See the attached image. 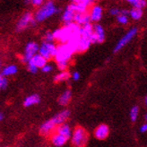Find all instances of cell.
I'll return each instance as SVG.
<instances>
[{"label": "cell", "instance_id": "obj_1", "mask_svg": "<svg viewBox=\"0 0 147 147\" xmlns=\"http://www.w3.org/2000/svg\"><path fill=\"white\" fill-rule=\"evenodd\" d=\"M58 11L59 10L57 8V6L52 1H48L47 3L43 4L40 8L37 10L33 18L35 22H43L46 19L49 18L50 16H54Z\"/></svg>", "mask_w": 147, "mask_h": 147}, {"label": "cell", "instance_id": "obj_2", "mask_svg": "<svg viewBox=\"0 0 147 147\" xmlns=\"http://www.w3.org/2000/svg\"><path fill=\"white\" fill-rule=\"evenodd\" d=\"M87 131L82 127H77L73 132V136H71V143L74 147H85L88 143Z\"/></svg>", "mask_w": 147, "mask_h": 147}, {"label": "cell", "instance_id": "obj_3", "mask_svg": "<svg viewBox=\"0 0 147 147\" xmlns=\"http://www.w3.org/2000/svg\"><path fill=\"white\" fill-rule=\"evenodd\" d=\"M75 53L76 52L68 44H60L59 46H57L55 59L57 62H69Z\"/></svg>", "mask_w": 147, "mask_h": 147}, {"label": "cell", "instance_id": "obj_4", "mask_svg": "<svg viewBox=\"0 0 147 147\" xmlns=\"http://www.w3.org/2000/svg\"><path fill=\"white\" fill-rule=\"evenodd\" d=\"M93 5V2L91 0H75L70 5H67V8L72 10L76 13H87L88 9Z\"/></svg>", "mask_w": 147, "mask_h": 147}, {"label": "cell", "instance_id": "obj_5", "mask_svg": "<svg viewBox=\"0 0 147 147\" xmlns=\"http://www.w3.org/2000/svg\"><path fill=\"white\" fill-rule=\"evenodd\" d=\"M57 53V46L53 42H43L39 47L38 54L43 57L47 61L50 60L51 58H54Z\"/></svg>", "mask_w": 147, "mask_h": 147}, {"label": "cell", "instance_id": "obj_6", "mask_svg": "<svg viewBox=\"0 0 147 147\" xmlns=\"http://www.w3.org/2000/svg\"><path fill=\"white\" fill-rule=\"evenodd\" d=\"M35 24V20L33 18L32 13L30 12H26L25 13L23 14V16L20 18V20L18 21L17 25H16V31L17 32H22L25 30V29L30 25Z\"/></svg>", "mask_w": 147, "mask_h": 147}, {"label": "cell", "instance_id": "obj_7", "mask_svg": "<svg viewBox=\"0 0 147 147\" xmlns=\"http://www.w3.org/2000/svg\"><path fill=\"white\" fill-rule=\"evenodd\" d=\"M39 47L40 46L34 41H31V42L27 43V45L25 47L24 55L23 58H22V61L24 63H28L36 54H38Z\"/></svg>", "mask_w": 147, "mask_h": 147}, {"label": "cell", "instance_id": "obj_8", "mask_svg": "<svg viewBox=\"0 0 147 147\" xmlns=\"http://www.w3.org/2000/svg\"><path fill=\"white\" fill-rule=\"evenodd\" d=\"M137 32H138L137 28H132V29H130V30L127 32V33L125 35L124 37H122V38L119 40V41L117 42L116 47L114 48V52L115 53L116 52H119V51L121 49H123L137 34Z\"/></svg>", "mask_w": 147, "mask_h": 147}, {"label": "cell", "instance_id": "obj_9", "mask_svg": "<svg viewBox=\"0 0 147 147\" xmlns=\"http://www.w3.org/2000/svg\"><path fill=\"white\" fill-rule=\"evenodd\" d=\"M56 127H57V126H56V124L54 123V121L52 120V119H49V120L44 122L40 126V133L43 136H49L55 132Z\"/></svg>", "mask_w": 147, "mask_h": 147}, {"label": "cell", "instance_id": "obj_10", "mask_svg": "<svg viewBox=\"0 0 147 147\" xmlns=\"http://www.w3.org/2000/svg\"><path fill=\"white\" fill-rule=\"evenodd\" d=\"M109 134V127L106 124H101L95 129L94 131V136L99 140H104L108 137Z\"/></svg>", "mask_w": 147, "mask_h": 147}, {"label": "cell", "instance_id": "obj_11", "mask_svg": "<svg viewBox=\"0 0 147 147\" xmlns=\"http://www.w3.org/2000/svg\"><path fill=\"white\" fill-rule=\"evenodd\" d=\"M74 23L76 24L77 25L84 26L85 24H91V19L89 13H76L75 17H74Z\"/></svg>", "mask_w": 147, "mask_h": 147}, {"label": "cell", "instance_id": "obj_12", "mask_svg": "<svg viewBox=\"0 0 147 147\" xmlns=\"http://www.w3.org/2000/svg\"><path fill=\"white\" fill-rule=\"evenodd\" d=\"M70 116V111L68 109H65V110H62L61 112L57 113V115H55L53 117H52V120L54 121V123L56 124V126H60V125L65 123L68 119V117Z\"/></svg>", "mask_w": 147, "mask_h": 147}, {"label": "cell", "instance_id": "obj_13", "mask_svg": "<svg viewBox=\"0 0 147 147\" xmlns=\"http://www.w3.org/2000/svg\"><path fill=\"white\" fill-rule=\"evenodd\" d=\"M102 13H103V10H102L101 6H100L98 5H92L91 8V12L89 13L91 21L92 22H99L102 17Z\"/></svg>", "mask_w": 147, "mask_h": 147}, {"label": "cell", "instance_id": "obj_14", "mask_svg": "<svg viewBox=\"0 0 147 147\" xmlns=\"http://www.w3.org/2000/svg\"><path fill=\"white\" fill-rule=\"evenodd\" d=\"M55 132H56V133H57L58 135L63 136L67 139H69L71 137V136H72V129L69 127V125L65 124V123L60 125V126H57L56 127Z\"/></svg>", "mask_w": 147, "mask_h": 147}, {"label": "cell", "instance_id": "obj_15", "mask_svg": "<svg viewBox=\"0 0 147 147\" xmlns=\"http://www.w3.org/2000/svg\"><path fill=\"white\" fill-rule=\"evenodd\" d=\"M93 26V33L96 37V42L102 43L105 40V31L103 27L100 24H94Z\"/></svg>", "mask_w": 147, "mask_h": 147}, {"label": "cell", "instance_id": "obj_16", "mask_svg": "<svg viewBox=\"0 0 147 147\" xmlns=\"http://www.w3.org/2000/svg\"><path fill=\"white\" fill-rule=\"evenodd\" d=\"M50 139H51V143H52L55 146L57 147H61L63 146L64 144H67V140L68 139H67L65 137H64L63 136L61 135H58L57 133H56V132H54V133L50 136Z\"/></svg>", "mask_w": 147, "mask_h": 147}, {"label": "cell", "instance_id": "obj_17", "mask_svg": "<svg viewBox=\"0 0 147 147\" xmlns=\"http://www.w3.org/2000/svg\"><path fill=\"white\" fill-rule=\"evenodd\" d=\"M91 45H92V43H91L90 40L81 37L79 41H78V44H77L76 52H78V53L85 52L87 49H89V48L91 47Z\"/></svg>", "mask_w": 147, "mask_h": 147}, {"label": "cell", "instance_id": "obj_18", "mask_svg": "<svg viewBox=\"0 0 147 147\" xmlns=\"http://www.w3.org/2000/svg\"><path fill=\"white\" fill-rule=\"evenodd\" d=\"M92 33H93V26L92 24H88L80 27V36L83 37V38L90 40Z\"/></svg>", "mask_w": 147, "mask_h": 147}, {"label": "cell", "instance_id": "obj_19", "mask_svg": "<svg viewBox=\"0 0 147 147\" xmlns=\"http://www.w3.org/2000/svg\"><path fill=\"white\" fill-rule=\"evenodd\" d=\"M30 62H31L32 64H33L38 69H39V68H42V67H44V65L48 64V61H47L43 57H41L40 54H36V55L32 58V59L30 60Z\"/></svg>", "mask_w": 147, "mask_h": 147}, {"label": "cell", "instance_id": "obj_20", "mask_svg": "<svg viewBox=\"0 0 147 147\" xmlns=\"http://www.w3.org/2000/svg\"><path fill=\"white\" fill-rule=\"evenodd\" d=\"M72 98V92L71 90H65L61 95L60 97L58 98L57 102L58 104L61 105V106H65L69 103V101L71 100Z\"/></svg>", "mask_w": 147, "mask_h": 147}, {"label": "cell", "instance_id": "obj_21", "mask_svg": "<svg viewBox=\"0 0 147 147\" xmlns=\"http://www.w3.org/2000/svg\"><path fill=\"white\" fill-rule=\"evenodd\" d=\"M40 97L38 94H32L30 96L25 98V100H24V107H31L40 103Z\"/></svg>", "mask_w": 147, "mask_h": 147}, {"label": "cell", "instance_id": "obj_22", "mask_svg": "<svg viewBox=\"0 0 147 147\" xmlns=\"http://www.w3.org/2000/svg\"><path fill=\"white\" fill-rule=\"evenodd\" d=\"M75 14H76L75 12H73L72 10H70L68 8H67L65 10L63 16H62V21L64 22L65 25H67V24L74 23V17H75Z\"/></svg>", "mask_w": 147, "mask_h": 147}, {"label": "cell", "instance_id": "obj_23", "mask_svg": "<svg viewBox=\"0 0 147 147\" xmlns=\"http://www.w3.org/2000/svg\"><path fill=\"white\" fill-rule=\"evenodd\" d=\"M17 71H18V67H16V65H6L5 67L3 68L1 76H4V77L9 76H13V75H16V74L17 73Z\"/></svg>", "mask_w": 147, "mask_h": 147}, {"label": "cell", "instance_id": "obj_24", "mask_svg": "<svg viewBox=\"0 0 147 147\" xmlns=\"http://www.w3.org/2000/svg\"><path fill=\"white\" fill-rule=\"evenodd\" d=\"M70 77H71V74L68 71H62L54 77V81L56 83H60V82H64V81H67Z\"/></svg>", "mask_w": 147, "mask_h": 147}, {"label": "cell", "instance_id": "obj_25", "mask_svg": "<svg viewBox=\"0 0 147 147\" xmlns=\"http://www.w3.org/2000/svg\"><path fill=\"white\" fill-rule=\"evenodd\" d=\"M128 3L133 6V8L143 9L144 7L146 6L147 2L145 0H128Z\"/></svg>", "mask_w": 147, "mask_h": 147}, {"label": "cell", "instance_id": "obj_26", "mask_svg": "<svg viewBox=\"0 0 147 147\" xmlns=\"http://www.w3.org/2000/svg\"><path fill=\"white\" fill-rule=\"evenodd\" d=\"M129 14L132 19H134L136 21L137 20H140L142 17H143V14H144V12L142 9H136V8H133L129 11Z\"/></svg>", "mask_w": 147, "mask_h": 147}, {"label": "cell", "instance_id": "obj_27", "mask_svg": "<svg viewBox=\"0 0 147 147\" xmlns=\"http://www.w3.org/2000/svg\"><path fill=\"white\" fill-rule=\"evenodd\" d=\"M138 115H139V107L138 106H134L133 108L131 109L130 113H129L131 121H133V122L136 121L137 117H138Z\"/></svg>", "mask_w": 147, "mask_h": 147}, {"label": "cell", "instance_id": "obj_28", "mask_svg": "<svg viewBox=\"0 0 147 147\" xmlns=\"http://www.w3.org/2000/svg\"><path fill=\"white\" fill-rule=\"evenodd\" d=\"M117 22L121 24H128V16H123V14H119L117 16Z\"/></svg>", "mask_w": 147, "mask_h": 147}, {"label": "cell", "instance_id": "obj_29", "mask_svg": "<svg viewBox=\"0 0 147 147\" xmlns=\"http://www.w3.org/2000/svg\"><path fill=\"white\" fill-rule=\"evenodd\" d=\"M54 40H54V37H53L52 32H46L45 35H44V42L50 43V42H53Z\"/></svg>", "mask_w": 147, "mask_h": 147}, {"label": "cell", "instance_id": "obj_30", "mask_svg": "<svg viewBox=\"0 0 147 147\" xmlns=\"http://www.w3.org/2000/svg\"><path fill=\"white\" fill-rule=\"evenodd\" d=\"M68 64H69V62H57V67L61 72L67 71V68L68 67Z\"/></svg>", "mask_w": 147, "mask_h": 147}, {"label": "cell", "instance_id": "obj_31", "mask_svg": "<svg viewBox=\"0 0 147 147\" xmlns=\"http://www.w3.org/2000/svg\"><path fill=\"white\" fill-rule=\"evenodd\" d=\"M27 65H28V70L30 71L32 74H36L37 72H38V68H37L33 64H32L30 61L27 63Z\"/></svg>", "mask_w": 147, "mask_h": 147}, {"label": "cell", "instance_id": "obj_32", "mask_svg": "<svg viewBox=\"0 0 147 147\" xmlns=\"http://www.w3.org/2000/svg\"><path fill=\"white\" fill-rule=\"evenodd\" d=\"M53 70V67L51 65H49V64H47V65H45L44 67L41 68V71L42 72H44V73H49V72H51Z\"/></svg>", "mask_w": 147, "mask_h": 147}, {"label": "cell", "instance_id": "obj_33", "mask_svg": "<svg viewBox=\"0 0 147 147\" xmlns=\"http://www.w3.org/2000/svg\"><path fill=\"white\" fill-rule=\"evenodd\" d=\"M110 13L112 14V16H119L120 14V9H119V8H111L110 9Z\"/></svg>", "mask_w": 147, "mask_h": 147}, {"label": "cell", "instance_id": "obj_34", "mask_svg": "<svg viewBox=\"0 0 147 147\" xmlns=\"http://www.w3.org/2000/svg\"><path fill=\"white\" fill-rule=\"evenodd\" d=\"M8 85V80L6 79V77L3 76V80H2V84H1V89H5Z\"/></svg>", "mask_w": 147, "mask_h": 147}, {"label": "cell", "instance_id": "obj_35", "mask_svg": "<svg viewBox=\"0 0 147 147\" xmlns=\"http://www.w3.org/2000/svg\"><path fill=\"white\" fill-rule=\"evenodd\" d=\"M31 3L34 6H41L43 5V1H42V0H32Z\"/></svg>", "mask_w": 147, "mask_h": 147}, {"label": "cell", "instance_id": "obj_36", "mask_svg": "<svg viewBox=\"0 0 147 147\" xmlns=\"http://www.w3.org/2000/svg\"><path fill=\"white\" fill-rule=\"evenodd\" d=\"M71 76H72L74 81H78L80 79V74L78 72H74L71 75Z\"/></svg>", "mask_w": 147, "mask_h": 147}, {"label": "cell", "instance_id": "obj_37", "mask_svg": "<svg viewBox=\"0 0 147 147\" xmlns=\"http://www.w3.org/2000/svg\"><path fill=\"white\" fill-rule=\"evenodd\" d=\"M146 131H147V124L144 123V125H142V127H140V132H141V133H145Z\"/></svg>", "mask_w": 147, "mask_h": 147}, {"label": "cell", "instance_id": "obj_38", "mask_svg": "<svg viewBox=\"0 0 147 147\" xmlns=\"http://www.w3.org/2000/svg\"><path fill=\"white\" fill-rule=\"evenodd\" d=\"M120 14H123V16H128L129 11H128L127 9H120Z\"/></svg>", "mask_w": 147, "mask_h": 147}, {"label": "cell", "instance_id": "obj_39", "mask_svg": "<svg viewBox=\"0 0 147 147\" xmlns=\"http://www.w3.org/2000/svg\"><path fill=\"white\" fill-rule=\"evenodd\" d=\"M3 119H4V115H3L1 112H0V121L3 120Z\"/></svg>", "mask_w": 147, "mask_h": 147}, {"label": "cell", "instance_id": "obj_40", "mask_svg": "<svg viewBox=\"0 0 147 147\" xmlns=\"http://www.w3.org/2000/svg\"><path fill=\"white\" fill-rule=\"evenodd\" d=\"M144 102H145L144 104L146 105V104H147V97H145V98H144Z\"/></svg>", "mask_w": 147, "mask_h": 147}, {"label": "cell", "instance_id": "obj_41", "mask_svg": "<svg viewBox=\"0 0 147 147\" xmlns=\"http://www.w3.org/2000/svg\"><path fill=\"white\" fill-rule=\"evenodd\" d=\"M1 67H2V62L0 60V71H1Z\"/></svg>", "mask_w": 147, "mask_h": 147}, {"label": "cell", "instance_id": "obj_42", "mask_svg": "<svg viewBox=\"0 0 147 147\" xmlns=\"http://www.w3.org/2000/svg\"><path fill=\"white\" fill-rule=\"evenodd\" d=\"M144 119H147V115H146V114L144 115Z\"/></svg>", "mask_w": 147, "mask_h": 147}]
</instances>
